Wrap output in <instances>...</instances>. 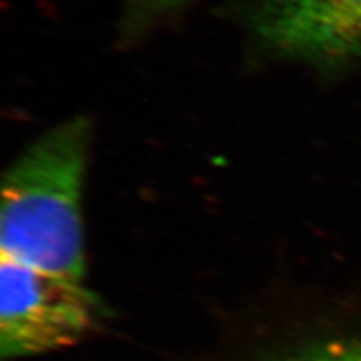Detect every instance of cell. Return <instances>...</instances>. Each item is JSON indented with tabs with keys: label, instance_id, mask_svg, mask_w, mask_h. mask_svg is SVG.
Listing matches in <instances>:
<instances>
[{
	"label": "cell",
	"instance_id": "6da1fadb",
	"mask_svg": "<svg viewBox=\"0 0 361 361\" xmlns=\"http://www.w3.org/2000/svg\"><path fill=\"white\" fill-rule=\"evenodd\" d=\"M90 140L85 116L65 121L32 143L4 179L0 253L82 281V188Z\"/></svg>",
	"mask_w": 361,
	"mask_h": 361
},
{
	"label": "cell",
	"instance_id": "7a4b0ae2",
	"mask_svg": "<svg viewBox=\"0 0 361 361\" xmlns=\"http://www.w3.org/2000/svg\"><path fill=\"white\" fill-rule=\"evenodd\" d=\"M223 14L267 61L321 73L361 61V0H228Z\"/></svg>",
	"mask_w": 361,
	"mask_h": 361
},
{
	"label": "cell",
	"instance_id": "3957f363",
	"mask_svg": "<svg viewBox=\"0 0 361 361\" xmlns=\"http://www.w3.org/2000/svg\"><path fill=\"white\" fill-rule=\"evenodd\" d=\"M99 302L82 281L2 256L0 354L4 360L75 345L95 329Z\"/></svg>",
	"mask_w": 361,
	"mask_h": 361
},
{
	"label": "cell",
	"instance_id": "277c9868",
	"mask_svg": "<svg viewBox=\"0 0 361 361\" xmlns=\"http://www.w3.org/2000/svg\"><path fill=\"white\" fill-rule=\"evenodd\" d=\"M191 0H122L119 37L127 45L139 42L167 20L179 14Z\"/></svg>",
	"mask_w": 361,
	"mask_h": 361
},
{
	"label": "cell",
	"instance_id": "5b68a950",
	"mask_svg": "<svg viewBox=\"0 0 361 361\" xmlns=\"http://www.w3.org/2000/svg\"><path fill=\"white\" fill-rule=\"evenodd\" d=\"M293 361H361V348L333 346Z\"/></svg>",
	"mask_w": 361,
	"mask_h": 361
}]
</instances>
